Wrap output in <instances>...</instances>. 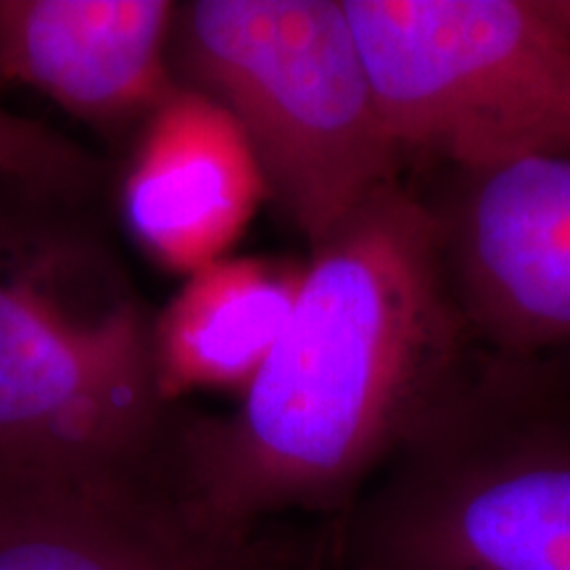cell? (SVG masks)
Masks as SVG:
<instances>
[{
    "instance_id": "obj_11",
    "label": "cell",
    "mask_w": 570,
    "mask_h": 570,
    "mask_svg": "<svg viewBox=\"0 0 570 570\" xmlns=\"http://www.w3.org/2000/svg\"><path fill=\"white\" fill-rule=\"evenodd\" d=\"M0 177L38 194L85 196L101 180V164L53 127L0 101Z\"/></svg>"
},
{
    "instance_id": "obj_9",
    "label": "cell",
    "mask_w": 570,
    "mask_h": 570,
    "mask_svg": "<svg viewBox=\"0 0 570 570\" xmlns=\"http://www.w3.org/2000/svg\"><path fill=\"white\" fill-rule=\"evenodd\" d=\"M190 539L151 487L0 470V570H246Z\"/></svg>"
},
{
    "instance_id": "obj_5",
    "label": "cell",
    "mask_w": 570,
    "mask_h": 570,
    "mask_svg": "<svg viewBox=\"0 0 570 570\" xmlns=\"http://www.w3.org/2000/svg\"><path fill=\"white\" fill-rule=\"evenodd\" d=\"M404 161L570 154V35L541 0H344Z\"/></svg>"
},
{
    "instance_id": "obj_12",
    "label": "cell",
    "mask_w": 570,
    "mask_h": 570,
    "mask_svg": "<svg viewBox=\"0 0 570 570\" xmlns=\"http://www.w3.org/2000/svg\"><path fill=\"white\" fill-rule=\"evenodd\" d=\"M550 17L570 35V0H541Z\"/></svg>"
},
{
    "instance_id": "obj_7",
    "label": "cell",
    "mask_w": 570,
    "mask_h": 570,
    "mask_svg": "<svg viewBox=\"0 0 570 570\" xmlns=\"http://www.w3.org/2000/svg\"><path fill=\"white\" fill-rule=\"evenodd\" d=\"M173 0H0V75L82 122L146 125L180 88Z\"/></svg>"
},
{
    "instance_id": "obj_13",
    "label": "cell",
    "mask_w": 570,
    "mask_h": 570,
    "mask_svg": "<svg viewBox=\"0 0 570 570\" xmlns=\"http://www.w3.org/2000/svg\"><path fill=\"white\" fill-rule=\"evenodd\" d=\"M348 570H373V568H362V566H352Z\"/></svg>"
},
{
    "instance_id": "obj_10",
    "label": "cell",
    "mask_w": 570,
    "mask_h": 570,
    "mask_svg": "<svg viewBox=\"0 0 570 570\" xmlns=\"http://www.w3.org/2000/svg\"><path fill=\"white\" fill-rule=\"evenodd\" d=\"M306 265L285 256H225L188 277L154 320L164 402L196 389L244 394L281 341Z\"/></svg>"
},
{
    "instance_id": "obj_6",
    "label": "cell",
    "mask_w": 570,
    "mask_h": 570,
    "mask_svg": "<svg viewBox=\"0 0 570 570\" xmlns=\"http://www.w3.org/2000/svg\"><path fill=\"white\" fill-rule=\"evenodd\" d=\"M428 206L475 344L504 360L570 344V154L449 173Z\"/></svg>"
},
{
    "instance_id": "obj_3",
    "label": "cell",
    "mask_w": 570,
    "mask_h": 570,
    "mask_svg": "<svg viewBox=\"0 0 570 570\" xmlns=\"http://www.w3.org/2000/svg\"><path fill=\"white\" fill-rule=\"evenodd\" d=\"M177 82L238 122L291 227L315 252L402 185L391 135L344 0L177 3Z\"/></svg>"
},
{
    "instance_id": "obj_8",
    "label": "cell",
    "mask_w": 570,
    "mask_h": 570,
    "mask_svg": "<svg viewBox=\"0 0 570 570\" xmlns=\"http://www.w3.org/2000/svg\"><path fill=\"white\" fill-rule=\"evenodd\" d=\"M267 185L246 135L188 85L142 125L122 183V217L151 259L194 275L225 259Z\"/></svg>"
},
{
    "instance_id": "obj_1",
    "label": "cell",
    "mask_w": 570,
    "mask_h": 570,
    "mask_svg": "<svg viewBox=\"0 0 570 570\" xmlns=\"http://www.w3.org/2000/svg\"><path fill=\"white\" fill-rule=\"evenodd\" d=\"M425 198L396 185L309 252L265 367L225 417L169 425L156 494L219 554L288 510H341L473 381Z\"/></svg>"
},
{
    "instance_id": "obj_2",
    "label": "cell",
    "mask_w": 570,
    "mask_h": 570,
    "mask_svg": "<svg viewBox=\"0 0 570 570\" xmlns=\"http://www.w3.org/2000/svg\"><path fill=\"white\" fill-rule=\"evenodd\" d=\"M154 320L101 252L0 219V470L151 487Z\"/></svg>"
},
{
    "instance_id": "obj_4",
    "label": "cell",
    "mask_w": 570,
    "mask_h": 570,
    "mask_svg": "<svg viewBox=\"0 0 570 570\" xmlns=\"http://www.w3.org/2000/svg\"><path fill=\"white\" fill-rule=\"evenodd\" d=\"M352 566L570 570V415L473 375L354 515Z\"/></svg>"
}]
</instances>
